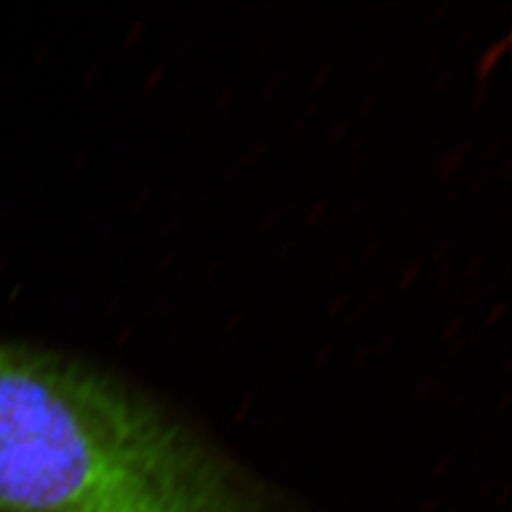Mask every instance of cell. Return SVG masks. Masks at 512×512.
<instances>
[{
  "instance_id": "6da1fadb",
  "label": "cell",
  "mask_w": 512,
  "mask_h": 512,
  "mask_svg": "<svg viewBox=\"0 0 512 512\" xmlns=\"http://www.w3.org/2000/svg\"><path fill=\"white\" fill-rule=\"evenodd\" d=\"M0 512H281L145 395L0 340Z\"/></svg>"
}]
</instances>
